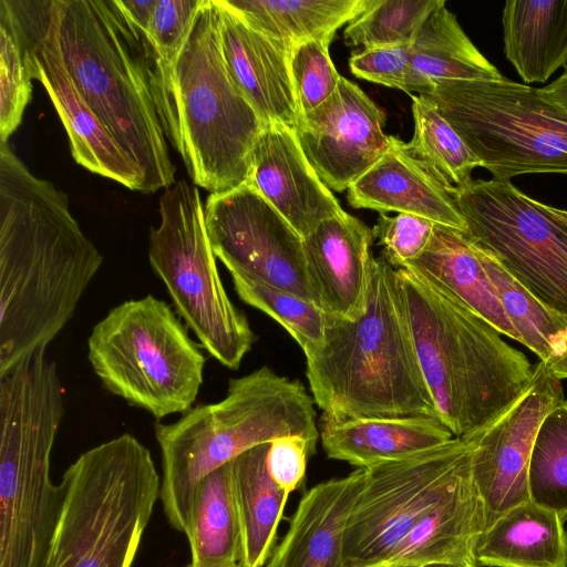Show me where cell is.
<instances>
[{
    "label": "cell",
    "instance_id": "1",
    "mask_svg": "<svg viewBox=\"0 0 567 567\" xmlns=\"http://www.w3.org/2000/svg\"><path fill=\"white\" fill-rule=\"evenodd\" d=\"M103 256L53 183L0 143V374L47 347L74 316Z\"/></svg>",
    "mask_w": 567,
    "mask_h": 567
},
{
    "label": "cell",
    "instance_id": "2",
    "mask_svg": "<svg viewBox=\"0 0 567 567\" xmlns=\"http://www.w3.org/2000/svg\"><path fill=\"white\" fill-rule=\"evenodd\" d=\"M52 49L73 84L141 168L146 193L176 183L153 90V52L114 0H9Z\"/></svg>",
    "mask_w": 567,
    "mask_h": 567
},
{
    "label": "cell",
    "instance_id": "3",
    "mask_svg": "<svg viewBox=\"0 0 567 567\" xmlns=\"http://www.w3.org/2000/svg\"><path fill=\"white\" fill-rule=\"evenodd\" d=\"M305 357L310 392L324 417L439 419L395 269L382 256L371 264L363 315L349 320L326 313L323 340Z\"/></svg>",
    "mask_w": 567,
    "mask_h": 567
},
{
    "label": "cell",
    "instance_id": "4",
    "mask_svg": "<svg viewBox=\"0 0 567 567\" xmlns=\"http://www.w3.org/2000/svg\"><path fill=\"white\" fill-rule=\"evenodd\" d=\"M395 272L437 417L454 437H473L525 392L534 367L494 326L453 295L408 268Z\"/></svg>",
    "mask_w": 567,
    "mask_h": 567
},
{
    "label": "cell",
    "instance_id": "5",
    "mask_svg": "<svg viewBox=\"0 0 567 567\" xmlns=\"http://www.w3.org/2000/svg\"><path fill=\"white\" fill-rule=\"evenodd\" d=\"M153 89L166 137L194 185L219 193L250 178L264 123L226 66L215 0H202L176 59L155 68Z\"/></svg>",
    "mask_w": 567,
    "mask_h": 567
},
{
    "label": "cell",
    "instance_id": "6",
    "mask_svg": "<svg viewBox=\"0 0 567 567\" xmlns=\"http://www.w3.org/2000/svg\"><path fill=\"white\" fill-rule=\"evenodd\" d=\"M315 404L300 381L261 367L230 379L220 401L193 406L174 423L157 421L159 501L169 525L186 535L197 484L244 452L286 435L317 445Z\"/></svg>",
    "mask_w": 567,
    "mask_h": 567
},
{
    "label": "cell",
    "instance_id": "7",
    "mask_svg": "<svg viewBox=\"0 0 567 567\" xmlns=\"http://www.w3.org/2000/svg\"><path fill=\"white\" fill-rule=\"evenodd\" d=\"M45 350L0 374V567H42L63 503L50 465L64 390Z\"/></svg>",
    "mask_w": 567,
    "mask_h": 567
},
{
    "label": "cell",
    "instance_id": "8",
    "mask_svg": "<svg viewBox=\"0 0 567 567\" xmlns=\"http://www.w3.org/2000/svg\"><path fill=\"white\" fill-rule=\"evenodd\" d=\"M60 485L63 503L42 567H132L159 499L150 450L121 434L83 452Z\"/></svg>",
    "mask_w": 567,
    "mask_h": 567
},
{
    "label": "cell",
    "instance_id": "9",
    "mask_svg": "<svg viewBox=\"0 0 567 567\" xmlns=\"http://www.w3.org/2000/svg\"><path fill=\"white\" fill-rule=\"evenodd\" d=\"M87 359L102 386L156 420L193 408L206 359L166 301L126 300L93 327Z\"/></svg>",
    "mask_w": 567,
    "mask_h": 567
},
{
    "label": "cell",
    "instance_id": "10",
    "mask_svg": "<svg viewBox=\"0 0 567 567\" xmlns=\"http://www.w3.org/2000/svg\"><path fill=\"white\" fill-rule=\"evenodd\" d=\"M430 99L493 178L567 175V113L509 80L441 81Z\"/></svg>",
    "mask_w": 567,
    "mask_h": 567
},
{
    "label": "cell",
    "instance_id": "11",
    "mask_svg": "<svg viewBox=\"0 0 567 567\" xmlns=\"http://www.w3.org/2000/svg\"><path fill=\"white\" fill-rule=\"evenodd\" d=\"M159 216L148 237L153 271L199 346L225 368L237 370L256 336L221 281L197 187L178 181L166 188Z\"/></svg>",
    "mask_w": 567,
    "mask_h": 567
},
{
    "label": "cell",
    "instance_id": "12",
    "mask_svg": "<svg viewBox=\"0 0 567 567\" xmlns=\"http://www.w3.org/2000/svg\"><path fill=\"white\" fill-rule=\"evenodd\" d=\"M473 243L567 318V225L512 182L472 179L451 194Z\"/></svg>",
    "mask_w": 567,
    "mask_h": 567
},
{
    "label": "cell",
    "instance_id": "13",
    "mask_svg": "<svg viewBox=\"0 0 567 567\" xmlns=\"http://www.w3.org/2000/svg\"><path fill=\"white\" fill-rule=\"evenodd\" d=\"M472 460L468 440L447 443L365 471L343 532L344 567L389 565L426 511Z\"/></svg>",
    "mask_w": 567,
    "mask_h": 567
},
{
    "label": "cell",
    "instance_id": "14",
    "mask_svg": "<svg viewBox=\"0 0 567 567\" xmlns=\"http://www.w3.org/2000/svg\"><path fill=\"white\" fill-rule=\"evenodd\" d=\"M205 221L213 251L229 274L291 291L317 305L303 238L250 182L210 193Z\"/></svg>",
    "mask_w": 567,
    "mask_h": 567
},
{
    "label": "cell",
    "instance_id": "15",
    "mask_svg": "<svg viewBox=\"0 0 567 567\" xmlns=\"http://www.w3.org/2000/svg\"><path fill=\"white\" fill-rule=\"evenodd\" d=\"M561 381L547 363L534 365L533 379L516 402L472 444V477L484 509V529L519 504L530 501L528 468L534 441L548 412L564 400Z\"/></svg>",
    "mask_w": 567,
    "mask_h": 567
},
{
    "label": "cell",
    "instance_id": "16",
    "mask_svg": "<svg viewBox=\"0 0 567 567\" xmlns=\"http://www.w3.org/2000/svg\"><path fill=\"white\" fill-rule=\"evenodd\" d=\"M384 122V111L357 84L340 76L336 91L303 114L295 131L320 179L342 192L388 151Z\"/></svg>",
    "mask_w": 567,
    "mask_h": 567
},
{
    "label": "cell",
    "instance_id": "17",
    "mask_svg": "<svg viewBox=\"0 0 567 567\" xmlns=\"http://www.w3.org/2000/svg\"><path fill=\"white\" fill-rule=\"evenodd\" d=\"M23 39L32 80L47 90L66 131L74 161L131 190L146 193L141 168L82 97L48 43L3 0Z\"/></svg>",
    "mask_w": 567,
    "mask_h": 567
},
{
    "label": "cell",
    "instance_id": "18",
    "mask_svg": "<svg viewBox=\"0 0 567 567\" xmlns=\"http://www.w3.org/2000/svg\"><path fill=\"white\" fill-rule=\"evenodd\" d=\"M250 182L302 237L343 212L306 157L296 131L265 124L254 147Z\"/></svg>",
    "mask_w": 567,
    "mask_h": 567
},
{
    "label": "cell",
    "instance_id": "19",
    "mask_svg": "<svg viewBox=\"0 0 567 567\" xmlns=\"http://www.w3.org/2000/svg\"><path fill=\"white\" fill-rule=\"evenodd\" d=\"M373 239L372 229L344 210L303 238L308 280L324 313L349 320L363 315Z\"/></svg>",
    "mask_w": 567,
    "mask_h": 567
},
{
    "label": "cell",
    "instance_id": "20",
    "mask_svg": "<svg viewBox=\"0 0 567 567\" xmlns=\"http://www.w3.org/2000/svg\"><path fill=\"white\" fill-rule=\"evenodd\" d=\"M215 2L221 52L233 81L264 125L280 123L296 128L300 111L289 53L247 24L227 0Z\"/></svg>",
    "mask_w": 567,
    "mask_h": 567
},
{
    "label": "cell",
    "instance_id": "21",
    "mask_svg": "<svg viewBox=\"0 0 567 567\" xmlns=\"http://www.w3.org/2000/svg\"><path fill=\"white\" fill-rule=\"evenodd\" d=\"M364 480L359 468L305 493L265 567H344L343 532Z\"/></svg>",
    "mask_w": 567,
    "mask_h": 567
},
{
    "label": "cell",
    "instance_id": "22",
    "mask_svg": "<svg viewBox=\"0 0 567 567\" xmlns=\"http://www.w3.org/2000/svg\"><path fill=\"white\" fill-rule=\"evenodd\" d=\"M348 202L354 208L412 214L466 231L452 196L392 135L384 155L349 186Z\"/></svg>",
    "mask_w": 567,
    "mask_h": 567
},
{
    "label": "cell",
    "instance_id": "23",
    "mask_svg": "<svg viewBox=\"0 0 567 567\" xmlns=\"http://www.w3.org/2000/svg\"><path fill=\"white\" fill-rule=\"evenodd\" d=\"M471 462L414 525L389 565L447 561L478 567L475 546L484 529V509Z\"/></svg>",
    "mask_w": 567,
    "mask_h": 567
},
{
    "label": "cell",
    "instance_id": "24",
    "mask_svg": "<svg viewBox=\"0 0 567 567\" xmlns=\"http://www.w3.org/2000/svg\"><path fill=\"white\" fill-rule=\"evenodd\" d=\"M320 439L328 457L369 468L443 445L454 435L441 420L432 416L343 420L321 416Z\"/></svg>",
    "mask_w": 567,
    "mask_h": 567
},
{
    "label": "cell",
    "instance_id": "25",
    "mask_svg": "<svg viewBox=\"0 0 567 567\" xmlns=\"http://www.w3.org/2000/svg\"><path fill=\"white\" fill-rule=\"evenodd\" d=\"M408 268L482 316L501 334L518 342L498 293L471 239L457 229L436 224L424 251Z\"/></svg>",
    "mask_w": 567,
    "mask_h": 567
},
{
    "label": "cell",
    "instance_id": "26",
    "mask_svg": "<svg viewBox=\"0 0 567 567\" xmlns=\"http://www.w3.org/2000/svg\"><path fill=\"white\" fill-rule=\"evenodd\" d=\"M502 24L505 56L524 84L567 65V0H508Z\"/></svg>",
    "mask_w": 567,
    "mask_h": 567
},
{
    "label": "cell",
    "instance_id": "27",
    "mask_svg": "<svg viewBox=\"0 0 567 567\" xmlns=\"http://www.w3.org/2000/svg\"><path fill=\"white\" fill-rule=\"evenodd\" d=\"M475 558L486 567H567L564 522L532 501L519 504L481 534Z\"/></svg>",
    "mask_w": 567,
    "mask_h": 567
},
{
    "label": "cell",
    "instance_id": "28",
    "mask_svg": "<svg viewBox=\"0 0 567 567\" xmlns=\"http://www.w3.org/2000/svg\"><path fill=\"white\" fill-rule=\"evenodd\" d=\"M269 445L255 446L231 462L234 496L241 530L243 567H264L270 558L290 494L277 485L268 472Z\"/></svg>",
    "mask_w": 567,
    "mask_h": 567
},
{
    "label": "cell",
    "instance_id": "29",
    "mask_svg": "<svg viewBox=\"0 0 567 567\" xmlns=\"http://www.w3.org/2000/svg\"><path fill=\"white\" fill-rule=\"evenodd\" d=\"M256 31L290 51L305 41L331 43L336 31L360 14L369 0H227Z\"/></svg>",
    "mask_w": 567,
    "mask_h": 567
},
{
    "label": "cell",
    "instance_id": "30",
    "mask_svg": "<svg viewBox=\"0 0 567 567\" xmlns=\"http://www.w3.org/2000/svg\"><path fill=\"white\" fill-rule=\"evenodd\" d=\"M186 537L189 567H239L243 543L231 462L206 475L196 486Z\"/></svg>",
    "mask_w": 567,
    "mask_h": 567
},
{
    "label": "cell",
    "instance_id": "31",
    "mask_svg": "<svg viewBox=\"0 0 567 567\" xmlns=\"http://www.w3.org/2000/svg\"><path fill=\"white\" fill-rule=\"evenodd\" d=\"M409 58L414 74L427 89V94L435 82L503 78L471 41L444 0L409 44Z\"/></svg>",
    "mask_w": 567,
    "mask_h": 567
},
{
    "label": "cell",
    "instance_id": "32",
    "mask_svg": "<svg viewBox=\"0 0 567 567\" xmlns=\"http://www.w3.org/2000/svg\"><path fill=\"white\" fill-rule=\"evenodd\" d=\"M414 134L403 148L451 195L472 181L481 163L463 138L423 95H412Z\"/></svg>",
    "mask_w": 567,
    "mask_h": 567
},
{
    "label": "cell",
    "instance_id": "33",
    "mask_svg": "<svg viewBox=\"0 0 567 567\" xmlns=\"http://www.w3.org/2000/svg\"><path fill=\"white\" fill-rule=\"evenodd\" d=\"M473 245L516 331L518 342L534 352L539 361L548 363L559 354L558 347L567 336V318L536 298L493 254L475 243Z\"/></svg>",
    "mask_w": 567,
    "mask_h": 567
},
{
    "label": "cell",
    "instance_id": "34",
    "mask_svg": "<svg viewBox=\"0 0 567 567\" xmlns=\"http://www.w3.org/2000/svg\"><path fill=\"white\" fill-rule=\"evenodd\" d=\"M528 492L535 504L567 522V400L540 423L529 461Z\"/></svg>",
    "mask_w": 567,
    "mask_h": 567
},
{
    "label": "cell",
    "instance_id": "35",
    "mask_svg": "<svg viewBox=\"0 0 567 567\" xmlns=\"http://www.w3.org/2000/svg\"><path fill=\"white\" fill-rule=\"evenodd\" d=\"M442 1L369 0L365 9L348 22L344 41L362 50L410 44Z\"/></svg>",
    "mask_w": 567,
    "mask_h": 567
},
{
    "label": "cell",
    "instance_id": "36",
    "mask_svg": "<svg viewBox=\"0 0 567 567\" xmlns=\"http://www.w3.org/2000/svg\"><path fill=\"white\" fill-rule=\"evenodd\" d=\"M230 276L238 297L281 324L300 346L303 353L321 344L326 313L317 305L291 291L244 275L230 274Z\"/></svg>",
    "mask_w": 567,
    "mask_h": 567
},
{
    "label": "cell",
    "instance_id": "37",
    "mask_svg": "<svg viewBox=\"0 0 567 567\" xmlns=\"http://www.w3.org/2000/svg\"><path fill=\"white\" fill-rule=\"evenodd\" d=\"M32 76L20 30L0 0V142L19 127L31 99Z\"/></svg>",
    "mask_w": 567,
    "mask_h": 567
},
{
    "label": "cell",
    "instance_id": "38",
    "mask_svg": "<svg viewBox=\"0 0 567 567\" xmlns=\"http://www.w3.org/2000/svg\"><path fill=\"white\" fill-rule=\"evenodd\" d=\"M289 61L301 117L336 91L341 75L330 59L329 44L322 41L299 43L290 51Z\"/></svg>",
    "mask_w": 567,
    "mask_h": 567
},
{
    "label": "cell",
    "instance_id": "39",
    "mask_svg": "<svg viewBox=\"0 0 567 567\" xmlns=\"http://www.w3.org/2000/svg\"><path fill=\"white\" fill-rule=\"evenodd\" d=\"M349 66L357 78L399 89L409 94H427V89L412 70L409 44L378 47L354 52L349 60Z\"/></svg>",
    "mask_w": 567,
    "mask_h": 567
},
{
    "label": "cell",
    "instance_id": "40",
    "mask_svg": "<svg viewBox=\"0 0 567 567\" xmlns=\"http://www.w3.org/2000/svg\"><path fill=\"white\" fill-rule=\"evenodd\" d=\"M200 3L202 0H157L147 35L140 37L154 52L156 66H169L176 59Z\"/></svg>",
    "mask_w": 567,
    "mask_h": 567
},
{
    "label": "cell",
    "instance_id": "41",
    "mask_svg": "<svg viewBox=\"0 0 567 567\" xmlns=\"http://www.w3.org/2000/svg\"><path fill=\"white\" fill-rule=\"evenodd\" d=\"M436 223L412 214L388 216L380 213L373 237L382 246V257L392 266L401 268L416 259L426 248Z\"/></svg>",
    "mask_w": 567,
    "mask_h": 567
},
{
    "label": "cell",
    "instance_id": "42",
    "mask_svg": "<svg viewBox=\"0 0 567 567\" xmlns=\"http://www.w3.org/2000/svg\"><path fill=\"white\" fill-rule=\"evenodd\" d=\"M316 445L300 435H286L270 442L267 467L271 478L282 489L291 493L303 481L308 458Z\"/></svg>",
    "mask_w": 567,
    "mask_h": 567
},
{
    "label": "cell",
    "instance_id": "43",
    "mask_svg": "<svg viewBox=\"0 0 567 567\" xmlns=\"http://www.w3.org/2000/svg\"><path fill=\"white\" fill-rule=\"evenodd\" d=\"M114 2L130 27L138 37L145 38L157 0H114Z\"/></svg>",
    "mask_w": 567,
    "mask_h": 567
},
{
    "label": "cell",
    "instance_id": "44",
    "mask_svg": "<svg viewBox=\"0 0 567 567\" xmlns=\"http://www.w3.org/2000/svg\"><path fill=\"white\" fill-rule=\"evenodd\" d=\"M538 90L548 102L567 113V69L556 80Z\"/></svg>",
    "mask_w": 567,
    "mask_h": 567
},
{
    "label": "cell",
    "instance_id": "45",
    "mask_svg": "<svg viewBox=\"0 0 567 567\" xmlns=\"http://www.w3.org/2000/svg\"><path fill=\"white\" fill-rule=\"evenodd\" d=\"M547 368L551 375L558 380L567 379V349L560 354L553 358L548 363Z\"/></svg>",
    "mask_w": 567,
    "mask_h": 567
},
{
    "label": "cell",
    "instance_id": "46",
    "mask_svg": "<svg viewBox=\"0 0 567 567\" xmlns=\"http://www.w3.org/2000/svg\"><path fill=\"white\" fill-rule=\"evenodd\" d=\"M542 206L551 215L554 216L555 218L559 219L560 221H563L564 224L567 225V209H561V208H557V207H553V206H549V205H546L544 203H542Z\"/></svg>",
    "mask_w": 567,
    "mask_h": 567
},
{
    "label": "cell",
    "instance_id": "47",
    "mask_svg": "<svg viewBox=\"0 0 567 567\" xmlns=\"http://www.w3.org/2000/svg\"><path fill=\"white\" fill-rule=\"evenodd\" d=\"M416 567H473V566H466V565L447 563V561H433V563H427V564L420 565Z\"/></svg>",
    "mask_w": 567,
    "mask_h": 567
},
{
    "label": "cell",
    "instance_id": "48",
    "mask_svg": "<svg viewBox=\"0 0 567 567\" xmlns=\"http://www.w3.org/2000/svg\"><path fill=\"white\" fill-rule=\"evenodd\" d=\"M381 567H416V566H405V565H385Z\"/></svg>",
    "mask_w": 567,
    "mask_h": 567
},
{
    "label": "cell",
    "instance_id": "49",
    "mask_svg": "<svg viewBox=\"0 0 567 567\" xmlns=\"http://www.w3.org/2000/svg\"><path fill=\"white\" fill-rule=\"evenodd\" d=\"M184 567H189V565H186V566H184ZM239 567H243V566H239Z\"/></svg>",
    "mask_w": 567,
    "mask_h": 567
}]
</instances>
